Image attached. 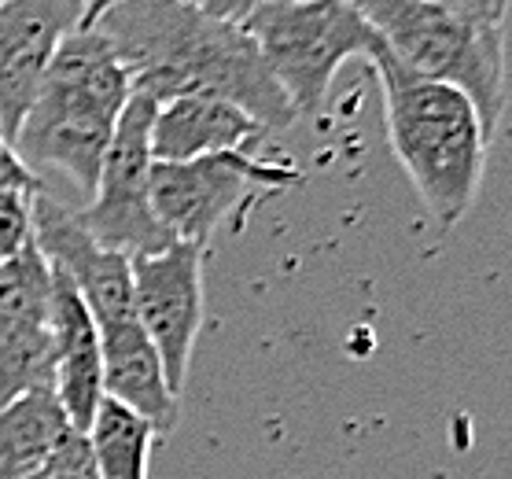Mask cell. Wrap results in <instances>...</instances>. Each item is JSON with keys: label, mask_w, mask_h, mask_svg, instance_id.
<instances>
[{"label": "cell", "mask_w": 512, "mask_h": 479, "mask_svg": "<svg viewBox=\"0 0 512 479\" xmlns=\"http://www.w3.org/2000/svg\"><path fill=\"white\" fill-rule=\"evenodd\" d=\"M52 269L34 247L0 262V409L52 387Z\"/></svg>", "instance_id": "9c48e42d"}, {"label": "cell", "mask_w": 512, "mask_h": 479, "mask_svg": "<svg viewBox=\"0 0 512 479\" xmlns=\"http://www.w3.org/2000/svg\"><path fill=\"white\" fill-rule=\"evenodd\" d=\"M93 30L115 48L133 93L159 107L181 96H214L247 111L266 133L299 118L244 26L218 23L181 0H126L100 15Z\"/></svg>", "instance_id": "6da1fadb"}, {"label": "cell", "mask_w": 512, "mask_h": 479, "mask_svg": "<svg viewBox=\"0 0 512 479\" xmlns=\"http://www.w3.org/2000/svg\"><path fill=\"white\" fill-rule=\"evenodd\" d=\"M501 4H509V0H501Z\"/></svg>", "instance_id": "603a6c76"}, {"label": "cell", "mask_w": 512, "mask_h": 479, "mask_svg": "<svg viewBox=\"0 0 512 479\" xmlns=\"http://www.w3.org/2000/svg\"><path fill=\"white\" fill-rule=\"evenodd\" d=\"M129 269L137 321L163 358L170 391L181 395L203 328V247L170 244L155 255L129 258Z\"/></svg>", "instance_id": "ba28073f"}, {"label": "cell", "mask_w": 512, "mask_h": 479, "mask_svg": "<svg viewBox=\"0 0 512 479\" xmlns=\"http://www.w3.org/2000/svg\"><path fill=\"white\" fill-rule=\"evenodd\" d=\"M82 12L85 0H0V133L12 144Z\"/></svg>", "instance_id": "8fae6325"}, {"label": "cell", "mask_w": 512, "mask_h": 479, "mask_svg": "<svg viewBox=\"0 0 512 479\" xmlns=\"http://www.w3.org/2000/svg\"><path fill=\"white\" fill-rule=\"evenodd\" d=\"M52 269V299H48V325H52V391L59 409L67 413L74 432H89L96 409L104 402V358H100V332L82 303L78 288L67 273Z\"/></svg>", "instance_id": "7c38bea8"}, {"label": "cell", "mask_w": 512, "mask_h": 479, "mask_svg": "<svg viewBox=\"0 0 512 479\" xmlns=\"http://www.w3.org/2000/svg\"><path fill=\"white\" fill-rule=\"evenodd\" d=\"M118 4H126V0H85L82 30H93L96 19H100V15H107V12H111V8H118Z\"/></svg>", "instance_id": "7402d4cb"}, {"label": "cell", "mask_w": 512, "mask_h": 479, "mask_svg": "<svg viewBox=\"0 0 512 479\" xmlns=\"http://www.w3.org/2000/svg\"><path fill=\"white\" fill-rule=\"evenodd\" d=\"M74 432L52 387H37L0 409V479H26L45 472L48 457Z\"/></svg>", "instance_id": "9a60e30c"}, {"label": "cell", "mask_w": 512, "mask_h": 479, "mask_svg": "<svg viewBox=\"0 0 512 479\" xmlns=\"http://www.w3.org/2000/svg\"><path fill=\"white\" fill-rule=\"evenodd\" d=\"M417 4H431V8H443V12L476 19V23H501V15H505V4H501V0H417Z\"/></svg>", "instance_id": "ffe728a7"}, {"label": "cell", "mask_w": 512, "mask_h": 479, "mask_svg": "<svg viewBox=\"0 0 512 479\" xmlns=\"http://www.w3.org/2000/svg\"><path fill=\"white\" fill-rule=\"evenodd\" d=\"M85 439H89L100 479H148L155 428L133 409L118 406L115 398H104Z\"/></svg>", "instance_id": "2e32d148"}, {"label": "cell", "mask_w": 512, "mask_h": 479, "mask_svg": "<svg viewBox=\"0 0 512 479\" xmlns=\"http://www.w3.org/2000/svg\"><path fill=\"white\" fill-rule=\"evenodd\" d=\"M244 34L295 115H317L325 107L347 59L380 52V37L347 0H277L247 15Z\"/></svg>", "instance_id": "5b68a950"}, {"label": "cell", "mask_w": 512, "mask_h": 479, "mask_svg": "<svg viewBox=\"0 0 512 479\" xmlns=\"http://www.w3.org/2000/svg\"><path fill=\"white\" fill-rule=\"evenodd\" d=\"M30 244V229H15V225H0V262L19 255Z\"/></svg>", "instance_id": "44dd1931"}, {"label": "cell", "mask_w": 512, "mask_h": 479, "mask_svg": "<svg viewBox=\"0 0 512 479\" xmlns=\"http://www.w3.org/2000/svg\"><path fill=\"white\" fill-rule=\"evenodd\" d=\"M181 4L210 15V19H218V23L244 26L247 15H255L258 8H266V4H277V0H181Z\"/></svg>", "instance_id": "d6986e66"}, {"label": "cell", "mask_w": 512, "mask_h": 479, "mask_svg": "<svg viewBox=\"0 0 512 479\" xmlns=\"http://www.w3.org/2000/svg\"><path fill=\"white\" fill-rule=\"evenodd\" d=\"M129 96V74L107 37L96 30H74L59 45L15 133V152L37 177L41 170H59L78 192L93 196Z\"/></svg>", "instance_id": "7a4b0ae2"}, {"label": "cell", "mask_w": 512, "mask_h": 479, "mask_svg": "<svg viewBox=\"0 0 512 479\" xmlns=\"http://www.w3.org/2000/svg\"><path fill=\"white\" fill-rule=\"evenodd\" d=\"M295 181V170L262 163L251 152L207 155L196 163H152V207L174 244L207 247L222 222L251 196Z\"/></svg>", "instance_id": "52a82bcc"}, {"label": "cell", "mask_w": 512, "mask_h": 479, "mask_svg": "<svg viewBox=\"0 0 512 479\" xmlns=\"http://www.w3.org/2000/svg\"><path fill=\"white\" fill-rule=\"evenodd\" d=\"M384 89L387 137L435 222L450 229L472 211L487 163V129L461 89L406 71L384 45L373 56Z\"/></svg>", "instance_id": "3957f363"}, {"label": "cell", "mask_w": 512, "mask_h": 479, "mask_svg": "<svg viewBox=\"0 0 512 479\" xmlns=\"http://www.w3.org/2000/svg\"><path fill=\"white\" fill-rule=\"evenodd\" d=\"M406 71L461 89L494 137L505 107L501 23H476L417 0H347Z\"/></svg>", "instance_id": "277c9868"}, {"label": "cell", "mask_w": 512, "mask_h": 479, "mask_svg": "<svg viewBox=\"0 0 512 479\" xmlns=\"http://www.w3.org/2000/svg\"><path fill=\"white\" fill-rule=\"evenodd\" d=\"M41 192V177L19 159L15 144L0 133V196H34Z\"/></svg>", "instance_id": "ac0fdd59"}, {"label": "cell", "mask_w": 512, "mask_h": 479, "mask_svg": "<svg viewBox=\"0 0 512 479\" xmlns=\"http://www.w3.org/2000/svg\"><path fill=\"white\" fill-rule=\"evenodd\" d=\"M30 240L48 266L67 273V281L78 288L82 303L89 306L96 328L137 317L129 258L96 244L78 222V214L45 196V188L30 203Z\"/></svg>", "instance_id": "30bf717a"}, {"label": "cell", "mask_w": 512, "mask_h": 479, "mask_svg": "<svg viewBox=\"0 0 512 479\" xmlns=\"http://www.w3.org/2000/svg\"><path fill=\"white\" fill-rule=\"evenodd\" d=\"M266 129L229 100L181 96L159 107L152 122L155 163H196L207 155L247 152Z\"/></svg>", "instance_id": "5bb4252c"}, {"label": "cell", "mask_w": 512, "mask_h": 479, "mask_svg": "<svg viewBox=\"0 0 512 479\" xmlns=\"http://www.w3.org/2000/svg\"><path fill=\"white\" fill-rule=\"evenodd\" d=\"M100 332V358H104V398L133 409L137 417L152 424L155 435H170L177 428V395L166 384L163 358L155 351L148 332L137 317L115 321Z\"/></svg>", "instance_id": "4fadbf2b"}, {"label": "cell", "mask_w": 512, "mask_h": 479, "mask_svg": "<svg viewBox=\"0 0 512 479\" xmlns=\"http://www.w3.org/2000/svg\"><path fill=\"white\" fill-rule=\"evenodd\" d=\"M45 476L48 479H100L93 450H89V439H85L82 432H70L67 439L56 446V454L48 457Z\"/></svg>", "instance_id": "e0dca14e"}, {"label": "cell", "mask_w": 512, "mask_h": 479, "mask_svg": "<svg viewBox=\"0 0 512 479\" xmlns=\"http://www.w3.org/2000/svg\"><path fill=\"white\" fill-rule=\"evenodd\" d=\"M159 115V104L152 96L133 93L129 104L122 107L111 137V148L100 166L89 207L78 214L85 233L107 251H118L126 258L155 255L174 244V236L166 233L163 222L155 218L152 207V122Z\"/></svg>", "instance_id": "8992f818"}]
</instances>
